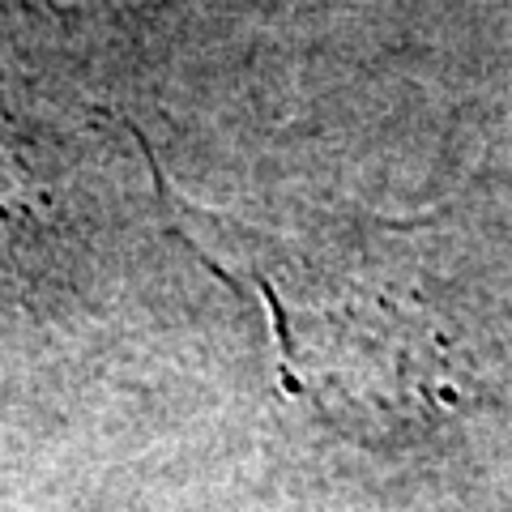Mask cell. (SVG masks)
<instances>
[{
	"instance_id": "obj_1",
	"label": "cell",
	"mask_w": 512,
	"mask_h": 512,
	"mask_svg": "<svg viewBox=\"0 0 512 512\" xmlns=\"http://www.w3.org/2000/svg\"><path fill=\"white\" fill-rule=\"evenodd\" d=\"M188 231L239 256L274 312L282 372L299 393L376 427H402L436 410L448 376L444 346L427 333L423 316L406 308V295L363 278L359 261L201 210H188Z\"/></svg>"
}]
</instances>
